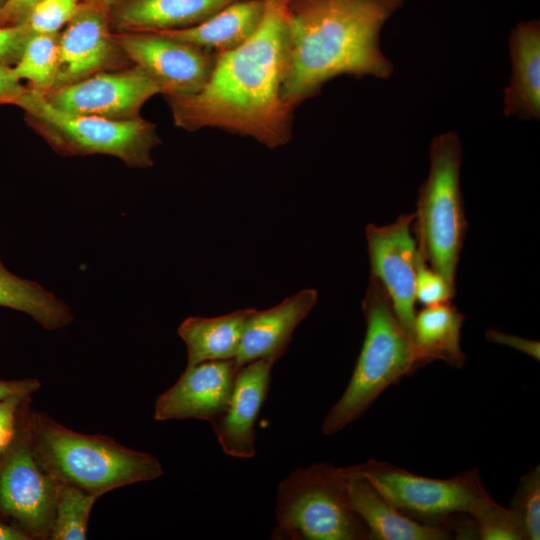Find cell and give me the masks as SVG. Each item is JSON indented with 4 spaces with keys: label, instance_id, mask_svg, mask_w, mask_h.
I'll return each instance as SVG.
<instances>
[{
    "label": "cell",
    "instance_id": "cell-7",
    "mask_svg": "<svg viewBox=\"0 0 540 540\" xmlns=\"http://www.w3.org/2000/svg\"><path fill=\"white\" fill-rule=\"evenodd\" d=\"M273 538L289 540H368L370 534L352 510L340 467L317 463L280 482Z\"/></svg>",
    "mask_w": 540,
    "mask_h": 540
},
{
    "label": "cell",
    "instance_id": "cell-32",
    "mask_svg": "<svg viewBox=\"0 0 540 540\" xmlns=\"http://www.w3.org/2000/svg\"><path fill=\"white\" fill-rule=\"evenodd\" d=\"M41 0H6L0 8V26H15L26 22Z\"/></svg>",
    "mask_w": 540,
    "mask_h": 540
},
{
    "label": "cell",
    "instance_id": "cell-26",
    "mask_svg": "<svg viewBox=\"0 0 540 540\" xmlns=\"http://www.w3.org/2000/svg\"><path fill=\"white\" fill-rule=\"evenodd\" d=\"M524 540L540 538V467H532L519 481L510 507Z\"/></svg>",
    "mask_w": 540,
    "mask_h": 540
},
{
    "label": "cell",
    "instance_id": "cell-2",
    "mask_svg": "<svg viewBox=\"0 0 540 540\" xmlns=\"http://www.w3.org/2000/svg\"><path fill=\"white\" fill-rule=\"evenodd\" d=\"M402 0H289L284 102L295 110L343 75L387 78L380 31Z\"/></svg>",
    "mask_w": 540,
    "mask_h": 540
},
{
    "label": "cell",
    "instance_id": "cell-14",
    "mask_svg": "<svg viewBox=\"0 0 540 540\" xmlns=\"http://www.w3.org/2000/svg\"><path fill=\"white\" fill-rule=\"evenodd\" d=\"M238 370L234 358L187 365L177 382L157 398L154 418L211 422L226 409Z\"/></svg>",
    "mask_w": 540,
    "mask_h": 540
},
{
    "label": "cell",
    "instance_id": "cell-13",
    "mask_svg": "<svg viewBox=\"0 0 540 540\" xmlns=\"http://www.w3.org/2000/svg\"><path fill=\"white\" fill-rule=\"evenodd\" d=\"M415 213L400 215L394 222L366 226L371 276L387 293L395 315L411 338L415 319V279L418 248L412 236Z\"/></svg>",
    "mask_w": 540,
    "mask_h": 540
},
{
    "label": "cell",
    "instance_id": "cell-10",
    "mask_svg": "<svg viewBox=\"0 0 540 540\" xmlns=\"http://www.w3.org/2000/svg\"><path fill=\"white\" fill-rule=\"evenodd\" d=\"M114 33L129 60L141 68L163 95L199 92L214 70L217 53L157 31Z\"/></svg>",
    "mask_w": 540,
    "mask_h": 540
},
{
    "label": "cell",
    "instance_id": "cell-38",
    "mask_svg": "<svg viewBox=\"0 0 540 540\" xmlns=\"http://www.w3.org/2000/svg\"><path fill=\"white\" fill-rule=\"evenodd\" d=\"M6 2V0H0V8L2 7V5Z\"/></svg>",
    "mask_w": 540,
    "mask_h": 540
},
{
    "label": "cell",
    "instance_id": "cell-20",
    "mask_svg": "<svg viewBox=\"0 0 540 540\" xmlns=\"http://www.w3.org/2000/svg\"><path fill=\"white\" fill-rule=\"evenodd\" d=\"M264 12V0H240L227 5L198 25L157 32L221 53L246 42L259 28Z\"/></svg>",
    "mask_w": 540,
    "mask_h": 540
},
{
    "label": "cell",
    "instance_id": "cell-11",
    "mask_svg": "<svg viewBox=\"0 0 540 540\" xmlns=\"http://www.w3.org/2000/svg\"><path fill=\"white\" fill-rule=\"evenodd\" d=\"M159 93L157 84L133 64L52 88L43 96L50 105L67 113L133 120L141 117L145 102Z\"/></svg>",
    "mask_w": 540,
    "mask_h": 540
},
{
    "label": "cell",
    "instance_id": "cell-12",
    "mask_svg": "<svg viewBox=\"0 0 540 540\" xmlns=\"http://www.w3.org/2000/svg\"><path fill=\"white\" fill-rule=\"evenodd\" d=\"M65 26L59 32V66L53 88L133 65L114 38L108 10L100 4L82 0Z\"/></svg>",
    "mask_w": 540,
    "mask_h": 540
},
{
    "label": "cell",
    "instance_id": "cell-35",
    "mask_svg": "<svg viewBox=\"0 0 540 540\" xmlns=\"http://www.w3.org/2000/svg\"><path fill=\"white\" fill-rule=\"evenodd\" d=\"M41 387V383L35 378H25L20 380L0 379V400L11 396L29 398Z\"/></svg>",
    "mask_w": 540,
    "mask_h": 540
},
{
    "label": "cell",
    "instance_id": "cell-22",
    "mask_svg": "<svg viewBox=\"0 0 540 540\" xmlns=\"http://www.w3.org/2000/svg\"><path fill=\"white\" fill-rule=\"evenodd\" d=\"M254 308L217 317H188L178 327L187 347V365L235 358L245 323Z\"/></svg>",
    "mask_w": 540,
    "mask_h": 540
},
{
    "label": "cell",
    "instance_id": "cell-27",
    "mask_svg": "<svg viewBox=\"0 0 540 540\" xmlns=\"http://www.w3.org/2000/svg\"><path fill=\"white\" fill-rule=\"evenodd\" d=\"M476 535L482 540H524L510 508L497 503L491 496L470 514Z\"/></svg>",
    "mask_w": 540,
    "mask_h": 540
},
{
    "label": "cell",
    "instance_id": "cell-19",
    "mask_svg": "<svg viewBox=\"0 0 540 540\" xmlns=\"http://www.w3.org/2000/svg\"><path fill=\"white\" fill-rule=\"evenodd\" d=\"M511 78L504 91V113L525 119L540 116V26L518 24L510 40Z\"/></svg>",
    "mask_w": 540,
    "mask_h": 540
},
{
    "label": "cell",
    "instance_id": "cell-31",
    "mask_svg": "<svg viewBox=\"0 0 540 540\" xmlns=\"http://www.w3.org/2000/svg\"><path fill=\"white\" fill-rule=\"evenodd\" d=\"M27 399L11 396L0 400V455L9 447L16 435L21 404Z\"/></svg>",
    "mask_w": 540,
    "mask_h": 540
},
{
    "label": "cell",
    "instance_id": "cell-4",
    "mask_svg": "<svg viewBox=\"0 0 540 540\" xmlns=\"http://www.w3.org/2000/svg\"><path fill=\"white\" fill-rule=\"evenodd\" d=\"M362 309L366 333L349 383L322 422L332 435L360 418L391 385L418 369L412 340L379 281L370 276Z\"/></svg>",
    "mask_w": 540,
    "mask_h": 540
},
{
    "label": "cell",
    "instance_id": "cell-36",
    "mask_svg": "<svg viewBox=\"0 0 540 540\" xmlns=\"http://www.w3.org/2000/svg\"><path fill=\"white\" fill-rule=\"evenodd\" d=\"M29 539L22 531L14 526L0 521V540H27Z\"/></svg>",
    "mask_w": 540,
    "mask_h": 540
},
{
    "label": "cell",
    "instance_id": "cell-33",
    "mask_svg": "<svg viewBox=\"0 0 540 540\" xmlns=\"http://www.w3.org/2000/svg\"><path fill=\"white\" fill-rule=\"evenodd\" d=\"M486 338L491 342L517 349L536 360L540 358L539 341L525 339L492 329L486 332Z\"/></svg>",
    "mask_w": 540,
    "mask_h": 540
},
{
    "label": "cell",
    "instance_id": "cell-3",
    "mask_svg": "<svg viewBox=\"0 0 540 540\" xmlns=\"http://www.w3.org/2000/svg\"><path fill=\"white\" fill-rule=\"evenodd\" d=\"M25 426L36 458L59 483L100 496L163 474L159 460L102 435L75 432L39 413Z\"/></svg>",
    "mask_w": 540,
    "mask_h": 540
},
{
    "label": "cell",
    "instance_id": "cell-15",
    "mask_svg": "<svg viewBox=\"0 0 540 540\" xmlns=\"http://www.w3.org/2000/svg\"><path fill=\"white\" fill-rule=\"evenodd\" d=\"M275 362L261 358L239 368L226 409L210 422L225 454L235 458L255 456V425Z\"/></svg>",
    "mask_w": 540,
    "mask_h": 540
},
{
    "label": "cell",
    "instance_id": "cell-17",
    "mask_svg": "<svg viewBox=\"0 0 540 540\" xmlns=\"http://www.w3.org/2000/svg\"><path fill=\"white\" fill-rule=\"evenodd\" d=\"M350 506L374 540H445L452 529L414 520L393 506L363 475L340 467Z\"/></svg>",
    "mask_w": 540,
    "mask_h": 540
},
{
    "label": "cell",
    "instance_id": "cell-5",
    "mask_svg": "<svg viewBox=\"0 0 540 540\" xmlns=\"http://www.w3.org/2000/svg\"><path fill=\"white\" fill-rule=\"evenodd\" d=\"M461 162L462 146L457 133L444 132L433 138L429 174L419 189L412 224L418 251L453 289L467 230L460 188Z\"/></svg>",
    "mask_w": 540,
    "mask_h": 540
},
{
    "label": "cell",
    "instance_id": "cell-34",
    "mask_svg": "<svg viewBox=\"0 0 540 540\" xmlns=\"http://www.w3.org/2000/svg\"><path fill=\"white\" fill-rule=\"evenodd\" d=\"M26 89L27 86L22 85L14 75L12 67L0 63V105H14Z\"/></svg>",
    "mask_w": 540,
    "mask_h": 540
},
{
    "label": "cell",
    "instance_id": "cell-21",
    "mask_svg": "<svg viewBox=\"0 0 540 540\" xmlns=\"http://www.w3.org/2000/svg\"><path fill=\"white\" fill-rule=\"evenodd\" d=\"M464 315L450 301L425 306L416 313L411 340L418 368L440 360L462 368L465 354L460 346Z\"/></svg>",
    "mask_w": 540,
    "mask_h": 540
},
{
    "label": "cell",
    "instance_id": "cell-8",
    "mask_svg": "<svg viewBox=\"0 0 540 540\" xmlns=\"http://www.w3.org/2000/svg\"><path fill=\"white\" fill-rule=\"evenodd\" d=\"M348 467L367 478L406 516L450 529L456 517L470 518L473 510L490 496L477 469L442 479L414 474L376 459Z\"/></svg>",
    "mask_w": 540,
    "mask_h": 540
},
{
    "label": "cell",
    "instance_id": "cell-37",
    "mask_svg": "<svg viewBox=\"0 0 540 540\" xmlns=\"http://www.w3.org/2000/svg\"><path fill=\"white\" fill-rule=\"evenodd\" d=\"M87 1H94L98 4H100L101 6H103L104 8H106L107 10H109V8L117 1V0H87Z\"/></svg>",
    "mask_w": 540,
    "mask_h": 540
},
{
    "label": "cell",
    "instance_id": "cell-30",
    "mask_svg": "<svg viewBox=\"0 0 540 540\" xmlns=\"http://www.w3.org/2000/svg\"><path fill=\"white\" fill-rule=\"evenodd\" d=\"M34 33L26 23L0 26V63L14 66Z\"/></svg>",
    "mask_w": 540,
    "mask_h": 540
},
{
    "label": "cell",
    "instance_id": "cell-1",
    "mask_svg": "<svg viewBox=\"0 0 540 540\" xmlns=\"http://www.w3.org/2000/svg\"><path fill=\"white\" fill-rule=\"evenodd\" d=\"M288 2L264 0L259 28L237 48L217 53L199 92L164 95L177 127L190 132L218 128L271 149L290 141L294 110L282 98Z\"/></svg>",
    "mask_w": 540,
    "mask_h": 540
},
{
    "label": "cell",
    "instance_id": "cell-29",
    "mask_svg": "<svg viewBox=\"0 0 540 540\" xmlns=\"http://www.w3.org/2000/svg\"><path fill=\"white\" fill-rule=\"evenodd\" d=\"M455 294L456 290L451 288L442 276L427 266L424 257L418 251L415 279L416 300L425 306H430L450 301Z\"/></svg>",
    "mask_w": 540,
    "mask_h": 540
},
{
    "label": "cell",
    "instance_id": "cell-25",
    "mask_svg": "<svg viewBox=\"0 0 540 540\" xmlns=\"http://www.w3.org/2000/svg\"><path fill=\"white\" fill-rule=\"evenodd\" d=\"M99 497L74 485L60 483L49 539H86L89 516Z\"/></svg>",
    "mask_w": 540,
    "mask_h": 540
},
{
    "label": "cell",
    "instance_id": "cell-18",
    "mask_svg": "<svg viewBox=\"0 0 540 540\" xmlns=\"http://www.w3.org/2000/svg\"><path fill=\"white\" fill-rule=\"evenodd\" d=\"M240 0H117L108 10L112 32L184 29Z\"/></svg>",
    "mask_w": 540,
    "mask_h": 540
},
{
    "label": "cell",
    "instance_id": "cell-24",
    "mask_svg": "<svg viewBox=\"0 0 540 540\" xmlns=\"http://www.w3.org/2000/svg\"><path fill=\"white\" fill-rule=\"evenodd\" d=\"M58 66L59 33H34L12 71L19 80L28 81V87L44 94L54 87Z\"/></svg>",
    "mask_w": 540,
    "mask_h": 540
},
{
    "label": "cell",
    "instance_id": "cell-28",
    "mask_svg": "<svg viewBox=\"0 0 540 540\" xmlns=\"http://www.w3.org/2000/svg\"><path fill=\"white\" fill-rule=\"evenodd\" d=\"M78 0H41L26 20L33 33H59L75 14Z\"/></svg>",
    "mask_w": 540,
    "mask_h": 540
},
{
    "label": "cell",
    "instance_id": "cell-23",
    "mask_svg": "<svg viewBox=\"0 0 540 540\" xmlns=\"http://www.w3.org/2000/svg\"><path fill=\"white\" fill-rule=\"evenodd\" d=\"M0 306L26 313L48 330L62 328L73 320L64 302L41 285L11 273L1 260Z\"/></svg>",
    "mask_w": 540,
    "mask_h": 540
},
{
    "label": "cell",
    "instance_id": "cell-9",
    "mask_svg": "<svg viewBox=\"0 0 540 540\" xmlns=\"http://www.w3.org/2000/svg\"><path fill=\"white\" fill-rule=\"evenodd\" d=\"M60 483L39 463L25 422L0 455V514L29 539H49Z\"/></svg>",
    "mask_w": 540,
    "mask_h": 540
},
{
    "label": "cell",
    "instance_id": "cell-6",
    "mask_svg": "<svg viewBox=\"0 0 540 540\" xmlns=\"http://www.w3.org/2000/svg\"><path fill=\"white\" fill-rule=\"evenodd\" d=\"M27 124L62 156L111 155L129 167H151L152 149L161 143L156 126L142 117L112 120L71 114L50 105L27 86L16 100Z\"/></svg>",
    "mask_w": 540,
    "mask_h": 540
},
{
    "label": "cell",
    "instance_id": "cell-16",
    "mask_svg": "<svg viewBox=\"0 0 540 540\" xmlns=\"http://www.w3.org/2000/svg\"><path fill=\"white\" fill-rule=\"evenodd\" d=\"M318 300L315 289H303L266 310L253 309L243 330L235 356L238 367L261 358L278 361L285 353L294 330Z\"/></svg>",
    "mask_w": 540,
    "mask_h": 540
}]
</instances>
